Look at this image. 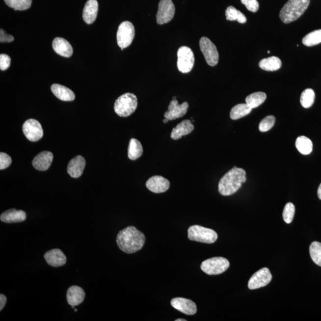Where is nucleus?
Returning a JSON list of instances; mask_svg holds the SVG:
<instances>
[{
  "instance_id": "obj_1",
  "label": "nucleus",
  "mask_w": 321,
  "mask_h": 321,
  "mask_svg": "<svg viewBox=\"0 0 321 321\" xmlns=\"http://www.w3.org/2000/svg\"><path fill=\"white\" fill-rule=\"evenodd\" d=\"M145 241L144 234L134 226H129L120 231L116 239L120 249L128 254L136 253L142 249Z\"/></svg>"
},
{
  "instance_id": "obj_2",
  "label": "nucleus",
  "mask_w": 321,
  "mask_h": 321,
  "mask_svg": "<svg viewBox=\"0 0 321 321\" xmlns=\"http://www.w3.org/2000/svg\"><path fill=\"white\" fill-rule=\"evenodd\" d=\"M246 173L243 169L233 167L222 177L218 184V191L221 195L230 196L238 191L246 181Z\"/></svg>"
},
{
  "instance_id": "obj_3",
  "label": "nucleus",
  "mask_w": 321,
  "mask_h": 321,
  "mask_svg": "<svg viewBox=\"0 0 321 321\" xmlns=\"http://www.w3.org/2000/svg\"><path fill=\"white\" fill-rule=\"evenodd\" d=\"M311 0H289L280 12V18L284 24L291 23L303 15L308 8Z\"/></svg>"
},
{
  "instance_id": "obj_4",
  "label": "nucleus",
  "mask_w": 321,
  "mask_h": 321,
  "mask_svg": "<svg viewBox=\"0 0 321 321\" xmlns=\"http://www.w3.org/2000/svg\"><path fill=\"white\" fill-rule=\"evenodd\" d=\"M137 107L136 96L132 93H126L115 101L114 111L120 117H127L134 113Z\"/></svg>"
},
{
  "instance_id": "obj_5",
  "label": "nucleus",
  "mask_w": 321,
  "mask_h": 321,
  "mask_svg": "<svg viewBox=\"0 0 321 321\" xmlns=\"http://www.w3.org/2000/svg\"><path fill=\"white\" fill-rule=\"evenodd\" d=\"M188 238L190 241L211 244L217 240L218 235L212 229L195 225L188 228Z\"/></svg>"
},
{
  "instance_id": "obj_6",
  "label": "nucleus",
  "mask_w": 321,
  "mask_h": 321,
  "mask_svg": "<svg viewBox=\"0 0 321 321\" xmlns=\"http://www.w3.org/2000/svg\"><path fill=\"white\" fill-rule=\"evenodd\" d=\"M230 267L229 261L223 257H214L202 262L201 269L210 275H219L224 272Z\"/></svg>"
},
{
  "instance_id": "obj_7",
  "label": "nucleus",
  "mask_w": 321,
  "mask_h": 321,
  "mask_svg": "<svg viewBox=\"0 0 321 321\" xmlns=\"http://www.w3.org/2000/svg\"><path fill=\"white\" fill-rule=\"evenodd\" d=\"M135 30L134 25L129 21L123 22L118 28L117 41L122 50L128 47L133 42Z\"/></svg>"
},
{
  "instance_id": "obj_8",
  "label": "nucleus",
  "mask_w": 321,
  "mask_h": 321,
  "mask_svg": "<svg viewBox=\"0 0 321 321\" xmlns=\"http://www.w3.org/2000/svg\"><path fill=\"white\" fill-rule=\"evenodd\" d=\"M177 67L180 72L187 73L192 69L195 57L192 51L187 47H181L177 52Z\"/></svg>"
},
{
  "instance_id": "obj_9",
  "label": "nucleus",
  "mask_w": 321,
  "mask_h": 321,
  "mask_svg": "<svg viewBox=\"0 0 321 321\" xmlns=\"http://www.w3.org/2000/svg\"><path fill=\"white\" fill-rule=\"evenodd\" d=\"M199 46L208 65L216 66L218 63L219 54L215 45L209 38L202 37L199 41Z\"/></svg>"
},
{
  "instance_id": "obj_10",
  "label": "nucleus",
  "mask_w": 321,
  "mask_h": 321,
  "mask_svg": "<svg viewBox=\"0 0 321 321\" xmlns=\"http://www.w3.org/2000/svg\"><path fill=\"white\" fill-rule=\"evenodd\" d=\"M175 15V7L172 0H160L157 14V23L163 25L168 23Z\"/></svg>"
},
{
  "instance_id": "obj_11",
  "label": "nucleus",
  "mask_w": 321,
  "mask_h": 321,
  "mask_svg": "<svg viewBox=\"0 0 321 321\" xmlns=\"http://www.w3.org/2000/svg\"><path fill=\"white\" fill-rule=\"evenodd\" d=\"M22 129L25 136L31 142H37L43 137V129L38 120L32 119L27 120Z\"/></svg>"
},
{
  "instance_id": "obj_12",
  "label": "nucleus",
  "mask_w": 321,
  "mask_h": 321,
  "mask_svg": "<svg viewBox=\"0 0 321 321\" xmlns=\"http://www.w3.org/2000/svg\"><path fill=\"white\" fill-rule=\"evenodd\" d=\"M272 275L269 269L264 268L255 273L250 278L248 287L250 290L260 289L266 286L272 280Z\"/></svg>"
},
{
  "instance_id": "obj_13",
  "label": "nucleus",
  "mask_w": 321,
  "mask_h": 321,
  "mask_svg": "<svg viewBox=\"0 0 321 321\" xmlns=\"http://www.w3.org/2000/svg\"><path fill=\"white\" fill-rule=\"evenodd\" d=\"M188 108V104L187 102L179 104L176 97H173V100L169 104L168 111L165 112L164 117L170 121L179 119L187 114Z\"/></svg>"
},
{
  "instance_id": "obj_14",
  "label": "nucleus",
  "mask_w": 321,
  "mask_h": 321,
  "mask_svg": "<svg viewBox=\"0 0 321 321\" xmlns=\"http://www.w3.org/2000/svg\"><path fill=\"white\" fill-rule=\"evenodd\" d=\"M171 305L174 309L184 314L193 315L196 313V303L192 300L182 297H176L171 301Z\"/></svg>"
},
{
  "instance_id": "obj_15",
  "label": "nucleus",
  "mask_w": 321,
  "mask_h": 321,
  "mask_svg": "<svg viewBox=\"0 0 321 321\" xmlns=\"http://www.w3.org/2000/svg\"><path fill=\"white\" fill-rule=\"evenodd\" d=\"M146 187L152 192L161 193L165 192L170 188V183L164 177L155 176L151 177L146 183Z\"/></svg>"
},
{
  "instance_id": "obj_16",
  "label": "nucleus",
  "mask_w": 321,
  "mask_h": 321,
  "mask_svg": "<svg viewBox=\"0 0 321 321\" xmlns=\"http://www.w3.org/2000/svg\"><path fill=\"white\" fill-rule=\"evenodd\" d=\"M44 258L48 264L53 267H60L66 264L67 258L59 249H54L45 253Z\"/></svg>"
},
{
  "instance_id": "obj_17",
  "label": "nucleus",
  "mask_w": 321,
  "mask_h": 321,
  "mask_svg": "<svg viewBox=\"0 0 321 321\" xmlns=\"http://www.w3.org/2000/svg\"><path fill=\"white\" fill-rule=\"evenodd\" d=\"M86 160L82 156H78L70 160L67 166V173L73 178H79L83 173Z\"/></svg>"
},
{
  "instance_id": "obj_18",
  "label": "nucleus",
  "mask_w": 321,
  "mask_h": 321,
  "mask_svg": "<svg viewBox=\"0 0 321 321\" xmlns=\"http://www.w3.org/2000/svg\"><path fill=\"white\" fill-rule=\"evenodd\" d=\"M53 154L49 151H43L36 156L32 160V165L38 171H46L52 165Z\"/></svg>"
},
{
  "instance_id": "obj_19",
  "label": "nucleus",
  "mask_w": 321,
  "mask_h": 321,
  "mask_svg": "<svg viewBox=\"0 0 321 321\" xmlns=\"http://www.w3.org/2000/svg\"><path fill=\"white\" fill-rule=\"evenodd\" d=\"M85 298V292L80 287L72 286L67 290L66 298L67 303L71 306L80 305Z\"/></svg>"
},
{
  "instance_id": "obj_20",
  "label": "nucleus",
  "mask_w": 321,
  "mask_h": 321,
  "mask_svg": "<svg viewBox=\"0 0 321 321\" xmlns=\"http://www.w3.org/2000/svg\"><path fill=\"white\" fill-rule=\"evenodd\" d=\"M27 219V214L22 210H17L15 208L2 213L0 216L1 221L5 223H18L23 222Z\"/></svg>"
},
{
  "instance_id": "obj_21",
  "label": "nucleus",
  "mask_w": 321,
  "mask_h": 321,
  "mask_svg": "<svg viewBox=\"0 0 321 321\" xmlns=\"http://www.w3.org/2000/svg\"><path fill=\"white\" fill-rule=\"evenodd\" d=\"M53 48L58 55L64 57H70L73 54V48L66 39L63 38H55L53 42Z\"/></svg>"
},
{
  "instance_id": "obj_22",
  "label": "nucleus",
  "mask_w": 321,
  "mask_h": 321,
  "mask_svg": "<svg viewBox=\"0 0 321 321\" xmlns=\"http://www.w3.org/2000/svg\"><path fill=\"white\" fill-rule=\"evenodd\" d=\"M195 129L192 123L189 120H185L174 128L171 134V139L178 140L182 136L190 134Z\"/></svg>"
},
{
  "instance_id": "obj_23",
  "label": "nucleus",
  "mask_w": 321,
  "mask_h": 321,
  "mask_svg": "<svg viewBox=\"0 0 321 321\" xmlns=\"http://www.w3.org/2000/svg\"><path fill=\"white\" fill-rule=\"evenodd\" d=\"M98 12V2L97 0H88L84 5L83 19L87 24H92L97 19Z\"/></svg>"
},
{
  "instance_id": "obj_24",
  "label": "nucleus",
  "mask_w": 321,
  "mask_h": 321,
  "mask_svg": "<svg viewBox=\"0 0 321 321\" xmlns=\"http://www.w3.org/2000/svg\"><path fill=\"white\" fill-rule=\"evenodd\" d=\"M51 89L53 94L59 100L64 101H72L75 99V95L71 89L59 84H53Z\"/></svg>"
},
{
  "instance_id": "obj_25",
  "label": "nucleus",
  "mask_w": 321,
  "mask_h": 321,
  "mask_svg": "<svg viewBox=\"0 0 321 321\" xmlns=\"http://www.w3.org/2000/svg\"><path fill=\"white\" fill-rule=\"evenodd\" d=\"M282 63L280 59L277 57H268L264 58L259 63L261 69L266 70L268 72H274L281 68Z\"/></svg>"
},
{
  "instance_id": "obj_26",
  "label": "nucleus",
  "mask_w": 321,
  "mask_h": 321,
  "mask_svg": "<svg viewBox=\"0 0 321 321\" xmlns=\"http://www.w3.org/2000/svg\"><path fill=\"white\" fill-rule=\"evenodd\" d=\"M143 147L139 140L132 138L129 142L128 157L131 160H136L142 156Z\"/></svg>"
},
{
  "instance_id": "obj_27",
  "label": "nucleus",
  "mask_w": 321,
  "mask_h": 321,
  "mask_svg": "<svg viewBox=\"0 0 321 321\" xmlns=\"http://www.w3.org/2000/svg\"><path fill=\"white\" fill-rule=\"evenodd\" d=\"M295 147L303 155H309L312 153L313 144L311 140L305 136H301L295 140Z\"/></svg>"
},
{
  "instance_id": "obj_28",
  "label": "nucleus",
  "mask_w": 321,
  "mask_h": 321,
  "mask_svg": "<svg viewBox=\"0 0 321 321\" xmlns=\"http://www.w3.org/2000/svg\"><path fill=\"white\" fill-rule=\"evenodd\" d=\"M252 108L246 104H238L233 107L230 111V118L232 120H238L250 113Z\"/></svg>"
},
{
  "instance_id": "obj_29",
  "label": "nucleus",
  "mask_w": 321,
  "mask_h": 321,
  "mask_svg": "<svg viewBox=\"0 0 321 321\" xmlns=\"http://www.w3.org/2000/svg\"><path fill=\"white\" fill-rule=\"evenodd\" d=\"M267 99L266 93L257 92L247 96L246 98V103L250 108H255L261 105Z\"/></svg>"
},
{
  "instance_id": "obj_30",
  "label": "nucleus",
  "mask_w": 321,
  "mask_h": 321,
  "mask_svg": "<svg viewBox=\"0 0 321 321\" xmlns=\"http://www.w3.org/2000/svg\"><path fill=\"white\" fill-rule=\"evenodd\" d=\"M226 16L227 21H238L240 24H245L247 22L246 17L233 6L228 7L226 11Z\"/></svg>"
},
{
  "instance_id": "obj_31",
  "label": "nucleus",
  "mask_w": 321,
  "mask_h": 321,
  "mask_svg": "<svg viewBox=\"0 0 321 321\" xmlns=\"http://www.w3.org/2000/svg\"><path fill=\"white\" fill-rule=\"evenodd\" d=\"M302 43L307 47H312L321 43V29L312 31L302 39Z\"/></svg>"
},
{
  "instance_id": "obj_32",
  "label": "nucleus",
  "mask_w": 321,
  "mask_h": 321,
  "mask_svg": "<svg viewBox=\"0 0 321 321\" xmlns=\"http://www.w3.org/2000/svg\"><path fill=\"white\" fill-rule=\"evenodd\" d=\"M309 253L314 263L321 267V243L318 241L312 242L310 245Z\"/></svg>"
},
{
  "instance_id": "obj_33",
  "label": "nucleus",
  "mask_w": 321,
  "mask_h": 321,
  "mask_svg": "<svg viewBox=\"0 0 321 321\" xmlns=\"http://www.w3.org/2000/svg\"><path fill=\"white\" fill-rule=\"evenodd\" d=\"M8 7L15 10H26L32 5V0H4Z\"/></svg>"
},
{
  "instance_id": "obj_34",
  "label": "nucleus",
  "mask_w": 321,
  "mask_h": 321,
  "mask_svg": "<svg viewBox=\"0 0 321 321\" xmlns=\"http://www.w3.org/2000/svg\"><path fill=\"white\" fill-rule=\"evenodd\" d=\"M315 94L313 89H306L302 93L300 97V103L304 108H308L313 105Z\"/></svg>"
},
{
  "instance_id": "obj_35",
  "label": "nucleus",
  "mask_w": 321,
  "mask_h": 321,
  "mask_svg": "<svg viewBox=\"0 0 321 321\" xmlns=\"http://www.w3.org/2000/svg\"><path fill=\"white\" fill-rule=\"evenodd\" d=\"M295 214V207L291 202L287 203L284 208L283 218L287 224H291L294 220Z\"/></svg>"
},
{
  "instance_id": "obj_36",
  "label": "nucleus",
  "mask_w": 321,
  "mask_h": 321,
  "mask_svg": "<svg viewBox=\"0 0 321 321\" xmlns=\"http://www.w3.org/2000/svg\"><path fill=\"white\" fill-rule=\"evenodd\" d=\"M275 122V119L273 115H268L261 121L259 125V129L262 132H266L272 129Z\"/></svg>"
},
{
  "instance_id": "obj_37",
  "label": "nucleus",
  "mask_w": 321,
  "mask_h": 321,
  "mask_svg": "<svg viewBox=\"0 0 321 321\" xmlns=\"http://www.w3.org/2000/svg\"><path fill=\"white\" fill-rule=\"evenodd\" d=\"M12 162V159L8 154L4 153H0V170H2L8 168Z\"/></svg>"
},
{
  "instance_id": "obj_38",
  "label": "nucleus",
  "mask_w": 321,
  "mask_h": 321,
  "mask_svg": "<svg viewBox=\"0 0 321 321\" xmlns=\"http://www.w3.org/2000/svg\"><path fill=\"white\" fill-rule=\"evenodd\" d=\"M241 2L250 12L255 13L257 12L259 9V3L257 0H241Z\"/></svg>"
},
{
  "instance_id": "obj_39",
  "label": "nucleus",
  "mask_w": 321,
  "mask_h": 321,
  "mask_svg": "<svg viewBox=\"0 0 321 321\" xmlns=\"http://www.w3.org/2000/svg\"><path fill=\"white\" fill-rule=\"evenodd\" d=\"M10 63L11 58L9 56L4 54L0 55V69L3 71L7 70L10 67Z\"/></svg>"
},
{
  "instance_id": "obj_40",
  "label": "nucleus",
  "mask_w": 321,
  "mask_h": 321,
  "mask_svg": "<svg viewBox=\"0 0 321 321\" xmlns=\"http://www.w3.org/2000/svg\"><path fill=\"white\" fill-rule=\"evenodd\" d=\"M14 41V37L12 35L7 34V33L5 32V31L1 29V32H0V42H11Z\"/></svg>"
},
{
  "instance_id": "obj_41",
  "label": "nucleus",
  "mask_w": 321,
  "mask_h": 321,
  "mask_svg": "<svg viewBox=\"0 0 321 321\" xmlns=\"http://www.w3.org/2000/svg\"><path fill=\"white\" fill-rule=\"evenodd\" d=\"M7 301V297L4 294H0V311H2V310L4 309Z\"/></svg>"
},
{
  "instance_id": "obj_42",
  "label": "nucleus",
  "mask_w": 321,
  "mask_h": 321,
  "mask_svg": "<svg viewBox=\"0 0 321 321\" xmlns=\"http://www.w3.org/2000/svg\"><path fill=\"white\" fill-rule=\"evenodd\" d=\"M318 196L320 200H321V184L320 185L318 189Z\"/></svg>"
},
{
  "instance_id": "obj_43",
  "label": "nucleus",
  "mask_w": 321,
  "mask_h": 321,
  "mask_svg": "<svg viewBox=\"0 0 321 321\" xmlns=\"http://www.w3.org/2000/svg\"><path fill=\"white\" fill-rule=\"evenodd\" d=\"M168 121L169 120L167 119H166V118H165V119L163 120V122H164V123H167L168 122Z\"/></svg>"
},
{
  "instance_id": "obj_44",
  "label": "nucleus",
  "mask_w": 321,
  "mask_h": 321,
  "mask_svg": "<svg viewBox=\"0 0 321 321\" xmlns=\"http://www.w3.org/2000/svg\"><path fill=\"white\" fill-rule=\"evenodd\" d=\"M187 320H184V319H177L176 320V321H186Z\"/></svg>"
},
{
  "instance_id": "obj_45",
  "label": "nucleus",
  "mask_w": 321,
  "mask_h": 321,
  "mask_svg": "<svg viewBox=\"0 0 321 321\" xmlns=\"http://www.w3.org/2000/svg\"><path fill=\"white\" fill-rule=\"evenodd\" d=\"M75 312H77V311H78V310H77V309H75Z\"/></svg>"
},
{
  "instance_id": "obj_46",
  "label": "nucleus",
  "mask_w": 321,
  "mask_h": 321,
  "mask_svg": "<svg viewBox=\"0 0 321 321\" xmlns=\"http://www.w3.org/2000/svg\"><path fill=\"white\" fill-rule=\"evenodd\" d=\"M268 54L270 53L269 51H268Z\"/></svg>"
}]
</instances>
